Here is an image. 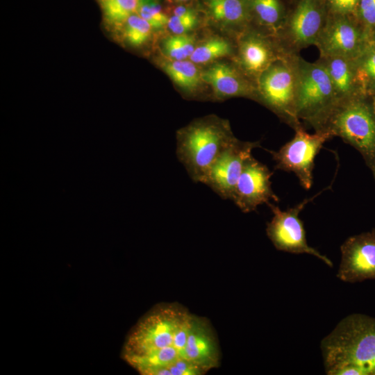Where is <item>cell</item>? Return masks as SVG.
Wrapping results in <instances>:
<instances>
[{"label":"cell","mask_w":375,"mask_h":375,"mask_svg":"<svg viewBox=\"0 0 375 375\" xmlns=\"http://www.w3.org/2000/svg\"><path fill=\"white\" fill-rule=\"evenodd\" d=\"M272 172L255 158L249 156L244 162L235 187L231 200L245 213L256 210L262 203L279 199L272 188Z\"/></svg>","instance_id":"9"},{"label":"cell","mask_w":375,"mask_h":375,"mask_svg":"<svg viewBox=\"0 0 375 375\" xmlns=\"http://www.w3.org/2000/svg\"><path fill=\"white\" fill-rule=\"evenodd\" d=\"M192 314L177 303L156 306L133 328L123 349L124 360L173 346L176 333Z\"/></svg>","instance_id":"2"},{"label":"cell","mask_w":375,"mask_h":375,"mask_svg":"<svg viewBox=\"0 0 375 375\" xmlns=\"http://www.w3.org/2000/svg\"><path fill=\"white\" fill-rule=\"evenodd\" d=\"M359 13L367 24L375 26V0H360Z\"/></svg>","instance_id":"28"},{"label":"cell","mask_w":375,"mask_h":375,"mask_svg":"<svg viewBox=\"0 0 375 375\" xmlns=\"http://www.w3.org/2000/svg\"><path fill=\"white\" fill-rule=\"evenodd\" d=\"M170 375H203L206 372L199 366L183 358H180L169 367Z\"/></svg>","instance_id":"26"},{"label":"cell","mask_w":375,"mask_h":375,"mask_svg":"<svg viewBox=\"0 0 375 375\" xmlns=\"http://www.w3.org/2000/svg\"><path fill=\"white\" fill-rule=\"evenodd\" d=\"M327 70L319 62L311 63L297 57L296 114L316 131L323 127L338 104Z\"/></svg>","instance_id":"3"},{"label":"cell","mask_w":375,"mask_h":375,"mask_svg":"<svg viewBox=\"0 0 375 375\" xmlns=\"http://www.w3.org/2000/svg\"><path fill=\"white\" fill-rule=\"evenodd\" d=\"M231 51V45L226 40L211 38L196 47L190 60L196 64H205L228 55Z\"/></svg>","instance_id":"21"},{"label":"cell","mask_w":375,"mask_h":375,"mask_svg":"<svg viewBox=\"0 0 375 375\" xmlns=\"http://www.w3.org/2000/svg\"><path fill=\"white\" fill-rule=\"evenodd\" d=\"M337 276L347 283L375 279V228L349 237L341 246Z\"/></svg>","instance_id":"10"},{"label":"cell","mask_w":375,"mask_h":375,"mask_svg":"<svg viewBox=\"0 0 375 375\" xmlns=\"http://www.w3.org/2000/svg\"><path fill=\"white\" fill-rule=\"evenodd\" d=\"M322 58L321 62L328 73L338 103L355 98L356 74L353 58L340 56Z\"/></svg>","instance_id":"16"},{"label":"cell","mask_w":375,"mask_h":375,"mask_svg":"<svg viewBox=\"0 0 375 375\" xmlns=\"http://www.w3.org/2000/svg\"><path fill=\"white\" fill-rule=\"evenodd\" d=\"M319 131L339 136L375 165V112L365 102L355 97L338 103Z\"/></svg>","instance_id":"4"},{"label":"cell","mask_w":375,"mask_h":375,"mask_svg":"<svg viewBox=\"0 0 375 375\" xmlns=\"http://www.w3.org/2000/svg\"><path fill=\"white\" fill-rule=\"evenodd\" d=\"M362 69L364 74L375 83V53L369 55L363 62Z\"/></svg>","instance_id":"30"},{"label":"cell","mask_w":375,"mask_h":375,"mask_svg":"<svg viewBox=\"0 0 375 375\" xmlns=\"http://www.w3.org/2000/svg\"><path fill=\"white\" fill-rule=\"evenodd\" d=\"M180 356L206 372L219 365L220 349L208 320L192 315L186 344Z\"/></svg>","instance_id":"13"},{"label":"cell","mask_w":375,"mask_h":375,"mask_svg":"<svg viewBox=\"0 0 375 375\" xmlns=\"http://www.w3.org/2000/svg\"><path fill=\"white\" fill-rule=\"evenodd\" d=\"M281 56H275L269 43L262 37L254 34L248 35L242 41L240 48V58L242 67L248 74L254 76L259 77Z\"/></svg>","instance_id":"15"},{"label":"cell","mask_w":375,"mask_h":375,"mask_svg":"<svg viewBox=\"0 0 375 375\" xmlns=\"http://www.w3.org/2000/svg\"><path fill=\"white\" fill-rule=\"evenodd\" d=\"M259 142H242L235 138L216 158L201 183L223 199H231L245 160Z\"/></svg>","instance_id":"8"},{"label":"cell","mask_w":375,"mask_h":375,"mask_svg":"<svg viewBox=\"0 0 375 375\" xmlns=\"http://www.w3.org/2000/svg\"><path fill=\"white\" fill-rule=\"evenodd\" d=\"M163 69L182 90L194 92L202 81L201 73L192 61L170 60L163 63Z\"/></svg>","instance_id":"18"},{"label":"cell","mask_w":375,"mask_h":375,"mask_svg":"<svg viewBox=\"0 0 375 375\" xmlns=\"http://www.w3.org/2000/svg\"><path fill=\"white\" fill-rule=\"evenodd\" d=\"M260 99L294 130L302 128L296 114L297 56L289 52L273 62L258 77Z\"/></svg>","instance_id":"5"},{"label":"cell","mask_w":375,"mask_h":375,"mask_svg":"<svg viewBox=\"0 0 375 375\" xmlns=\"http://www.w3.org/2000/svg\"><path fill=\"white\" fill-rule=\"evenodd\" d=\"M139 15L154 28H162L167 24L169 20L160 7L154 3H144L140 6Z\"/></svg>","instance_id":"25"},{"label":"cell","mask_w":375,"mask_h":375,"mask_svg":"<svg viewBox=\"0 0 375 375\" xmlns=\"http://www.w3.org/2000/svg\"><path fill=\"white\" fill-rule=\"evenodd\" d=\"M371 169H372V172H373V174H374V177H375V165H374L372 168H371Z\"/></svg>","instance_id":"33"},{"label":"cell","mask_w":375,"mask_h":375,"mask_svg":"<svg viewBox=\"0 0 375 375\" xmlns=\"http://www.w3.org/2000/svg\"><path fill=\"white\" fill-rule=\"evenodd\" d=\"M202 81L208 83L219 99L233 97H253L256 90L235 68L224 63H216L203 73Z\"/></svg>","instance_id":"14"},{"label":"cell","mask_w":375,"mask_h":375,"mask_svg":"<svg viewBox=\"0 0 375 375\" xmlns=\"http://www.w3.org/2000/svg\"><path fill=\"white\" fill-rule=\"evenodd\" d=\"M106 19L113 24L125 22L139 9L138 0H99Z\"/></svg>","instance_id":"22"},{"label":"cell","mask_w":375,"mask_h":375,"mask_svg":"<svg viewBox=\"0 0 375 375\" xmlns=\"http://www.w3.org/2000/svg\"><path fill=\"white\" fill-rule=\"evenodd\" d=\"M125 22V38L131 44L140 46L148 39L152 27L139 15H132Z\"/></svg>","instance_id":"24"},{"label":"cell","mask_w":375,"mask_h":375,"mask_svg":"<svg viewBox=\"0 0 375 375\" xmlns=\"http://www.w3.org/2000/svg\"><path fill=\"white\" fill-rule=\"evenodd\" d=\"M174 15L181 17H197L194 11L185 6H179L174 10Z\"/></svg>","instance_id":"31"},{"label":"cell","mask_w":375,"mask_h":375,"mask_svg":"<svg viewBox=\"0 0 375 375\" xmlns=\"http://www.w3.org/2000/svg\"><path fill=\"white\" fill-rule=\"evenodd\" d=\"M360 42V31L347 15L333 14L326 19L316 46L322 57L353 58L359 50Z\"/></svg>","instance_id":"12"},{"label":"cell","mask_w":375,"mask_h":375,"mask_svg":"<svg viewBox=\"0 0 375 375\" xmlns=\"http://www.w3.org/2000/svg\"><path fill=\"white\" fill-rule=\"evenodd\" d=\"M372 107H373V109H374V111L375 112V96L373 99V104H372Z\"/></svg>","instance_id":"32"},{"label":"cell","mask_w":375,"mask_h":375,"mask_svg":"<svg viewBox=\"0 0 375 375\" xmlns=\"http://www.w3.org/2000/svg\"><path fill=\"white\" fill-rule=\"evenodd\" d=\"M162 48L171 60H186L190 58L196 48L195 40L186 33L174 35L165 40Z\"/></svg>","instance_id":"23"},{"label":"cell","mask_w":375,"mask_h":375,"mask_svg":"<svg viewBox=\"0 0 375 375\" xmlns=\"http://www.w3.org/2000/svg\"><path fill=\"white\" fill-rule=\"evenodd\" d=\"M249 7L258 20L274 29L284 26V10L280 0H249Z\"/></svg>","instance_id":"20"},{"label":"cell","mask_w":375,"mask_h":375,"mask_svg":"<svg viewBox=\"0 0 375 375\" xmlns=\"http://www.w3.org/2000/svg\"><path fill=\"white\" fill-rule=\"evenodd\" d=\"M177 1H188V0H177Z\"/></svg>","instance_id":"34"},{"label":"cell","mask_w":375,"mask_h":375,"mask_svg":"<svg viewBox=\"0 0 375 375\" xmlns=\"http://www.w3.org/2000/svg\"><path fill=\"white\" fill-rule=\"evenodd\" d=\"M293 138L278 151H269L275 162V169L293 172L301 186L309 190L312 185V171L315 158L324 142L333 136L325 131L313 134L303 128L295 130Z\"/></svg>","instance_id":"6"},{"label":"cell","mask_w":375,"mask_h":375,"mask_svg":"<svg viewBox=\"0 0 375 375\" xmlns=\"http://www.w3.org/2000/svg\"><path fill=\"white\" fill-rule=\"evenodd\" d=\"M312 199H304L285 210L271 202L267 203L273 217L267 224L266 233L276 249L292 253H308L331 267L333 263L330 259L308 244L303 224L299 217L300 212Z\"/></svg>","instance_id":"7"},{"label":"cell","mask_w":375,"mask_h":375,"mask_svg":"<svg viewBox=\"0 0 375 375\" xmlns=\"http://www.w3.org/2000/svg\"><path fill=\"white\" fill-rule=\"evenodd\" d=\"M235 138L225 120L215 116L199 119L177 131L176 155L190 178L202 183L216 158Z\"/></svg>","instance_id":"1"},{"label":"cell","mask_w":375,"mask_h":375,"mask_svg":"<svg viewBox=\"0 0 375 375\" xmlns=\"http://www.w3.org/2000/svg\"><path fill=\"white\" fill-rule=\"evenodd\" d=\"M206 3L210 13L217 21L240 24L247 18V6L242 0H207Z\"/></svg>","instance_id":"19"},{"label":"cell","mask_w":375,"mask_h":375,"mask_svg":"<svg viewBox=\"0 0 375 375\" xmlns=\"http://www.w3.org/2000/svg\"><path fill=\"white\" fill-rule=\"evenodd\" d=\"M197 17H181L173 15L169 18L167 27L174 35L185 34L195 27Z\"/></svg>","instance_id":"27"},{"label":"cell","mask_w":375,"mask_h":375,"mask_svg":"<svg viewBox=\"0 0 375 375\" xmlns=\"http://www.w3.org/2000/svg\"><path fill=\"white\" fill-rule=\"evenodd\" d=\"M180 358L178 350L169 346L125 360L142 375H170L169 367Z\"/></svg>","instance_id":"17"},{"label":"cell","mask_w":375,"mask_h":375,"mask_svg":"<svg viewBox=\"0 0 375 375\" xmlns=\"http://www.w3.org/2000/svg\"><path fill=\"white\" fill-rule=\"evenodd\" d=\"M326 19L321 0H299L284 25L288 42L297 49L316 45Z\"/></svg>","instance_id":"11"},{"label":"cell","mask_w":375,"mask_h":375,"mask_svg":"<svg viewBox=\"0 0 375 375\" xmlns=\"http://www.w3.org/2000/svg\"><path fill=\"white\" fill-rule=\"evenodd\" d=\"M333 14L348 15L359 4L360 0H328Z\"/></svg>","instance_id":"29"}]
</instances>
